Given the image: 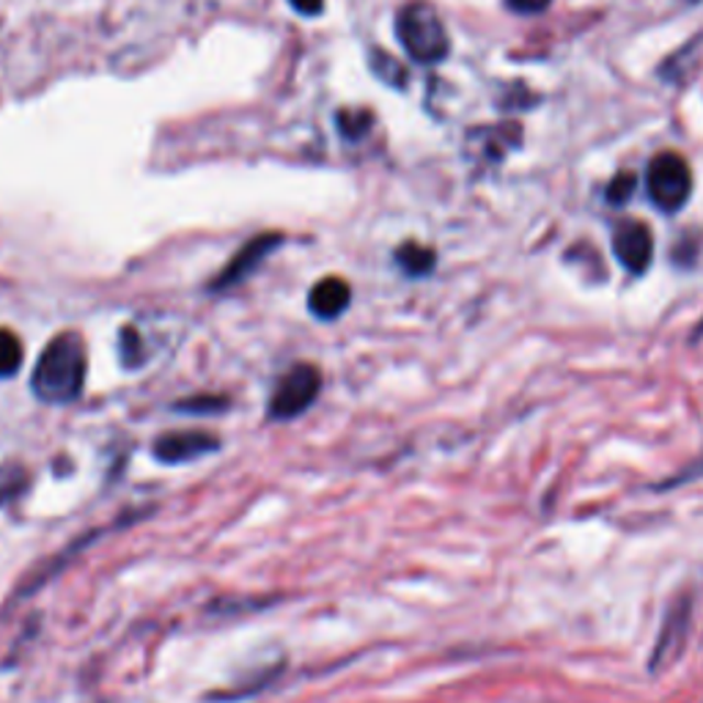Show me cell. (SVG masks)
I'll list each match as a JSON object with an SVG mask.
<instances>
[{"label":"cell","mask_w":703,"mask_h":703,"mask_svg":"<svg viewBox=\"0 0 703 703\" xmlns=\"http://www.w3.org/2000/svg\"><path fill=\"white\" fill-rule=\"evenodd\" d=\"M86 382V344L77 333H60L44 346L31 388L44 404H69Z\"/></svg>","instance_id":"cell-1"},{"label":"cell","mask_w":703,"mask_h":703,"mask_svg":"<svg viewBox=\"0 0 703 703\" xmlns=\"http://www.w3.org/2000/svg\"><path fill=\"white\" fill-rule=\"evenodd\" d=\"M395 36L417 64H437L450 49L443 20L428 3L404 5L395 16Z\"/></svg>","instance_id":"cell-2"},{"label":"cell","mask_w":703,"mask_h":703,"mask_svg":"<svg viewBox=\"0 0 703 703\" xmlns=\"http://www.w3.org/2000/svg\"><path fill=\"white\" fill-rule=\"evenodd\" d=\"M646 187L651 201L657 203L662 212H676L687 203L692 192V174L690 165L673 152H665L651 159L646 174Z\"/></svg>","instance_id":"cell-3"},{"label":"cell","mask_w":703,"mask_h":703,"mask_svg":"<svg viewBox=\"0 0 703 703\" xmlns=\"http://www.w3.org/2000/svg\"><path fill=\"white\" fill-rule=\"evenodd\" d=\"M319 388H322L319 368L311 366V362H300L275 388L272 399H269V415L278 417V421L297 417L313 404V399L319 395Z\"/></svg>","instance_id":"cell-4"},{"label":"cell","mask_w":703,"mask_h":703,"mask_svg":"<svg viewBox=\"0 0 703 703\" xmlns=\"http://www.w3.org/2000/svg\"><path fill=\"white\" fill-rule=\"evenodd\" d=\"M613 253L629 272H646L654 258V236L646 223L626 220L613 234Z\"/></svg>","instance_id":"cell-5"},{"label":"cell","mask_w":703,"mask_h":703,"mask_svg":"<svg viewBox=\"0 0 703 703\" xmlns=\"http://www.w3.org/2000/svg\"><path fill=\"white\" fill-rule=\"evenodd\" d=\"M217 437L207 432H168L154 439V456L168 465L192 461L198 456H207L217 448Z\"/></svg>","instance_id":"cell-6"},{"label":"cell","mask_w":703,"mask_h":703,"mask_svg":"<svg viewBox=\"0 0 703 703\" xmlns=\"http://www.w3.org/2000/svg\"><path fill=\"white\" fill-rule=\"evenodd\" d=\"M278 236H258V239L247 242L245 247H242L239 253H236L234 261L228 264V267L220 272V278L214 280V289H228V286L239 283L242 278H247V275L253 272V269L261 264V258L267 256L269 250H272L275 245H278Z\"/></svg>","instance_id":"cell-7"},{"label":"cell","mask_w":703,"mask_h":703,"mask_svg":"<svg viewBox=\"0 0 703 703\" xmlns=\"http://www.w3.org/2000/svg\"><path fill=\"white\" fill-rule=\"evenodd\" d=\"M352 300L349 283L341 278H324L308 294V308L319 319H335L346 311Z\"/></svg>","instance_id":"cell-8"},{"label":"cell","mask_w":703,"mask_h":703,"mask_svg":"<svg viewBox=\"0 0 703 703\" xmlns=\"http://www.w3.org/2000/svg\"><path fill=\"white\" fill-rule=\"evenodd\" d=\"M395 261L406 275H426L434 267V253L421 245H404L395 253Z\"/></svg>","instance_id":"cell-9"},{"label":"cell","mask_w":703,"mask_h":703,"mask_svg":"<svg viewBox=\"0 0 703 703\" xmlns=\"http://www.w3.org/2000/svg\"><path fill=\"white\" fill-rule=\"evenodd\" d=\"M22 357L25 352H22L20 338L11 330H0V377H14L22 366Z\"/></svg>","instance_id":"cell-10"},{"label":"cell","mask_w":703,"mask_h":703,"mask_svg":"<svg viewBox=\"0 0 703 703\" xmlns=\"http://www.w3.org/2000/svg\"><path fill=\"white\" fill-rule=\"evenodd\" d=\"M371 69L377 71V77H382L384 82H390V86L395 88H401L406 82L404 66L384 53H371Z\"/></svg>","instance_id":"cell-11"},{"label":"cell","mask_w":703,"mask_h":703,"mask_svg":"<svg viewBox=\"0 0 703 703\" xmlns=\"http://www.w3.org/2000/svg\"><path fill=\"white\" fill-rule=\"evenodd\" d=\"M371 113H355V110H341L338 113V130L341 135L349 137V141H357V137L366 135V130L371 126Z\"/></svg>","instance_id":"cell-12"},{"label":"cell","mask_w":703,"mask_h":703,"mask_svg":"<svg viewBox=\"0 0 703 703\" xmlns=\"http://www.w3.org/2000/svg\"><path fill=\"white\" fill-rule=\"evenodd\" d=\"M635 176L632 174H621V176H615L613 179V185L607 187V201L610 203H626L632 198V192H635Z\"/></svg>","instance_id":"cell-13"},{"label":"cell","mask_w":703,"mask_h":703,"mask_svg":"<svg viewBox=\"0 0 703 703\" xmlns=\"http://www.w3.org/2000/svg\"><path fill=\"white\" fill-rule=\"evenodd\" d=\"M225 401L223 399H198V401H185V404H179V410H187V412H209V410H223Z\"/></svg>","instance_id":"cell-14"},{"label":"cell","mask_w":703,"mask_h":703,"mask_svg":"<svg viewBox=\"0 0 703 703\" xmlns=\"http://www.w3.org/2000/svg\"><path fill=\"white\" fill-rule=\"evenodd\" d=\"M509 5L520 14H536V11L547 9L549 0H509Z\"/></svg>","instance_id":"cell-15"},{"label":"cell","mask_w":703,"mask_h":703,"mask_svg":"<svg viewBox=\"0 0 703 703\" xmlns=\"http://www.w3.org/2000/svg\"><path fill=\"white\" fill-rule=\"evenodd\" d=\"M289 3H291V9L300 11V14H305V16L322 14V9H324V0H289Z\"/></svg>","instance_id":"cell-16"}]
</instances>
